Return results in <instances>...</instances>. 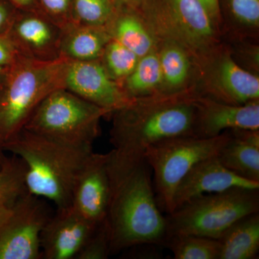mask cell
Instances as JSON below:
<instances>
[{
	"label": "cell",
	"mask_w": 259,
	"mask_h": 259,
	"mask_svg": "<svg viewBox=\"0 0 259 259\" xmlns=\"http://www.w3.org/2000/svg\"><path fill=\"white\" fill-rule=\"evenodd\" d=\"M108 168L111 195L106 218L110 254L140 245H163L166 218L161 214L146 161L129 163L113 159Z\"/></svg>",
	"instance_id": "6da1fadb"
},
{
	"label": "cell",
	"mask_w": 259,
	"mask_h": 259,
	"mask_svg": "<svg viewBox=\"0 0 259 259\" xmlns=\"http://www.w3.org/2000/svg\"><path fill=\"white\" fill-rule=\"evenodd\" d=\"M193 90L175 95L134 99L112 112V157L136 163L144 161L146 150L171 138L192 136L195 107Z\"/></svg>",
	"instance_id": "7a4b0ae2"
},
{
	"label": "cell",
	"mask_w": 259,
	"mask_h": 259,
	"mask_svg": "<svg viewBox=\"0 0 259 259\" xmlns=\"http://www.w3.org/2000/svg\"><path fill=\"white\" fill-rule=\"evenodd\" d=\"M3 146L23 163L27 192L56 209L71 206L75 184L93 148L70 146L24 128Z\"/></svg>",
	"instance_id": "3957f363"
},
{
	"label": "cell",
	"mask_w": 259,
	"mask_h": 259,
	"mask_svg": "<svg viewBox=\"0 0 259 259\" xmlns=\"http://www.w3.org/2000/svg\"><path fill=\"white\" fill-rule=\"evenodd\" d=\"M70 59L38 61L22 56L7 72L0 92V141L8 142L25 127L42 100L65 89Z\"/></svg>",
	"instance_id": "277c9868"
},
{
	"label": "cell",
	"mask_w": 259,
	"mask_h": 259,
	"mask_svg": "<svg viewBox=\"0 0 259 259\" xmlns=\"http://www.w3.org/2000/svg\"><path fill=\"white\" fill-rule=\"evenodd\" d=\"M255 212H259V189L233 187L205 194L167 214L166 238L188 234L218 240L238 220Z\"/></svg>",
	"instance_id": "5b68a950"
},
{
	"label": "cell",
	"mask_w": 259,
	"mask_h": 259,
	"mask_svg": "<svg viewBox=\"0 0 259 259\" xmlns=\"http://www.w3.org/2000/svg\"><path fill=\"white\" fill-rule=\"evenodd\" d=\"M107 115L108 110L59 89L42 100L23 128L70 146L93 148L100 120Z\"/></svg>",
	"instance_id": "8992f818"
},
{
	"label": "cell",
	"mask_w": 259,
	"mask_h": 259,
	"mask_svg": "<svg viewBox=\"0 0 259 259\" xmlns=\"http://www.w3.org/2000/svg\"><path fill=\"white\" fill-rule=\"evenodd\" d=\"M228 139V131L209 139L178 136L146 150L144 160L153 171L155 194L161 211L167 214L174 212V196L181 181L197 163L217 156Z\"/></svg>",
	"instance_id": "52a82bcc"
},
{
	"label": "cell",
	"mask_w": 259,
	"mask_h": 259,
	"mask_svg": "<svg viewBox=\"0 0 259 259\" xmlns=\"http://www.w3.org/2000/svg\"><path fill=\"white\" fill-rule=\"evenodd\" d=\"M148 26L155 37L180 42L197 63L216 48V25L199 0H158Z\"/></svg>",
	"instance_id": "ba28073f"
},
{
	"label": "cell",
	"mask_w": 259,
	"mask_h": 259,
	"mask_svg": "<svg viewBox=\"0 0 259 259\" xmlns=\"http://www.w3.org/2000/svg\"><path fill=\"white\" fill-rule=\"evenodd\" d=\"M51 215L46 199L20 194L0 222V259L42 258L40 236Z\"/></svg>",
	"instance_id": "9c48e42d"
},
{
	"label": "cell",
	"mask_w": 259,
	"mask_h": 259,
	"mask_svg": "<svg viewBox=\"0 0 259 259\" xmlns=\"http://www.w3.org/2000/svg\"><path fill=\"white\" fill-rule=\"evenodd\" d=\"M197 64L204 81L199 96L235 105L258 100V76L243 69L228 53L214 48Z\"/></svg>",
	"instance_id": "30bf717a"
},
{
	"label": "cell",
	"mask_w": 259,
	"mask_h": 259,
	"mask_svg": "<svg viewBox=\"0 0 259 259\" xmlns=\"http://www.w3.org/2000/svg\"><path fill=\"white\" fill-rule=\"evenodd\" d=\"M65 89L111 114L132 101L120 83L110 77L100 59L70 61Z\"/></svg>",
	"instance_id": "8fae6325"
},
{
	"label": "cell",
	"mask_w": 259,
	"mask_h": 259,
	"mask_svg": "<svg viewBox=\"0 0 259 259\" xmlns=\"http://www.w3.org/2000/svg\"><path fill=\"white\" fill-rule=\"evenodd\" d=\"M5 33L25 57L46 61L61 57L63 29L42 13L15 14Z\"/></svg>",
	"instance_id": "7c38bea8"
},
{
	"label": "cell",
	"mask_w": 259,
	"mask_h": 259,
	"mask_svg": "<svg viewBox=\"0 0 259 259\" xmlns=\"http://www.w3.org/2000/svg\"><path fill=\"white\" fill-rule=\"evenodd\" d=\"M110 153H92L75 184L71 207L93 224L105 221L111 195Z\"/></svg>",
	"instance_id": "4fadbf2b"
},
{
	"label": "cell",
	"mask_w": 259,
	"mask_h": 259,
	"mask_svg": "<svg viewBox=\"0 0 259 259\" xmlns=\"http://www.w3.org/2000/svg\"><path fill=\"white\" fill-rule=\"evenodd\" d=\"M194 104V137L214 138L228 130H259L258 100L244 105H230L195 94Z\"/></svg>",
	"instance_id": "5bb4252c"
},
{
	"label": "cell",
	"mask_w": 259,
	"mask_h": 259,
	"mask_svg": "<svg viewBox=\"0 0 259 259\" xmlns=\"http://www.w3.org/2000/svg\"><path fill=\"white\" fill-rule=\"evenodd\" d=\"M97 225L83 218L71 206L56 209L40 236L42 258L76 259Z\"/></svg>",
	"instance_id": "9a60e30c"
},
{
	"label": "cell",
	"mask_w": 259,
	"mask_h": 259,
	"mask_svg": "<svg viewBox=\"0 0 259 259\" xmlns=\"http://www.w3.org/2000/svg\"><path fill=\"white\" fill-rule=\"evenodd\" d=\"M233 187L259 189V182L245 180L229 171L220 162L218 155L206 158L194 166L179 184L174 196L175 210L196 197Z\"/></svg>",
	"instance_id": "2e32d148"
},
{
	"label": "cell",
	"mask_w": 259,
	"mask_h": 259,
	"mask_svg": "<svg viewBox=\"0 0 259 259\" xmlns=\"http://www.w3.org/2000/svg\"><path fill=\"white\" fill-rule=\"evenodd\" d=\"M229 139L218 153L220 162L229 171L259 182V130H228Z\"/></svg>",
	"instance_id": "e0dca14e"
},
{
	"label": "cell",
	"mask_w": 259,
	"mask_h": 259,
	"mask_svg": "<svg viewBox=\"0 0 259 259\" xmlns=\"http://www.w3.org/2000/svg\"><path fill=\"white\" fill-rule=\"evenodd\" d=\"M111 38L106 27L72 24L63 30L61 56L71 61L100 59Z\"/></svg>",
	"instance_id": "ac0fdd59"
},
{
	"label": "cell",
	"mask_w": 259,
	"mask_h": 259,
	"mask_svg": "<svg viewBox=\"0 0 259 259\" xmlns=\"http://www.w3.org/2000/svg\"><path fill=\"white\" fill-rule=\"evenodd\" d=\"M163 84L161 95H175L189 91L193 57L180 42L163 40L157 49Z\"/></svg>",
	"instance_id": "d6986e66"
},
{
	"label": "cell",
	"mask_w": 259,
	"mask_h": 259,
	"mask_svg": "<svg viewBox=\"0 0 259 259\" xmlns=\"http://www.w3.org/2000/svg\"><path fill=\"white\" fill-rule=\"evenodd\" d=\"M106 28L112 38L139 58L157 49L156 37L136 10H117Z\"/></svg>",
	"instance_id": "ffe728a7"
},
{
	"label": "cell",
	"mask_w": 259,
	"mask_h": 259,
	"mask_svg": "<svg viewBox=\"0 0 259 259\" xmlns=\"http://www.w3.org/2000/svg\"><path fill=\"white\" fill-rule=\"evenodd\" d=\"M218 240V259L256 258L259 252V213L238 220Z\"/></svg>",
	"instance_id": "44dd1931"
},
{
	"label": "cell",
	"mask_w": 259,
	"mask_h": 259,
	"mask_svg": "<svg viewBox=\"0 0 259 259\" xmlns=\"http://www.w3.org/2000/svg\"><path fill=\"white\" fill-rule=\"evenodd\" d=\"M163 77L157 49L140 58L134 71L122 83L131 100L161 95Z\"/></svg>",
	"instance_id": "7402d4cb"
},
{
	"label": "cell",
	"mask_w": 259,
	"mask_h": 259,
	"mask_svg": "<svg viewBox=\"0 0 259 259\" xmlns=\"http://www.w3.org/2000/svg\"><path fill=\"white\" fill-rule=\"evenodd\" d=\"M176 259H218L217 239L194 235L177 234L166 237L163 243Z\"/></svg>",
	"instance_id": "603a6c76"
},
{
	"label": "cell",
	"mask_w": 259,
	"mask_h": 259,
	"mask_svg": "<svg viewBox=\"0 0 259 259\" xmlns=\"http://www.w3.org/2000/svg\"><path fill=\"white\" fill-rule=\"evenodd\" d=\"M139 59L134 52L111 38L100 59L110 77L121 85L134 71Z\"/></svg>",
	"instance_id": "cb8c5ba5"
},
{
	"label": "cell",
	"mask_w": 259,
	"mask_h": 259,
	"mask_svg": "<svg viewBox=\"0 0 259 259\" xmlns=\"http://www.w3.org/2000/svg\"><path fill=\"white\" fill-rule=\"evenodd\" d=\"M117 11L112 0H72L75 23L107 27Z\"/></svg>",
	"instance_id": "d4e9b609"
},
{
	"label": "cell",
	"mask_w": 259,
	"mask_h": 259,
	"mask_svg": "<svg viewBox=\"0 0 259 259\" xmlns=\"http://www.w3.org/2000/svg\"><path fill=\"white\" fill-rule=\"evenodd\" d=\"M25 191L23 163L17 156L8 158L0 171V199H15Z\"/></svg>",
	"instance_id": "484cf974"
},
{
	"label": "cell",
	"mask_w": 259,
	"mask_h": 259,
	"mask_svg": "<svg viewBox=\"0 0 259 259\" xmlns=\"http://www.w3.org/2000/svg\"><path fill=\"white\" fill-rule=\"evenodd\" d=\"M110 255V231L105 219L97 225L76 259H106Z\"/></svg>",
	"instance_id": "4316f807"
},
{
	"label": "cell",
	"mask_w": 259,
	"mask_h": 259,
	"mask_svg": "<svg viewBox=\"0 0 259 259\" xmlns=\"http://www.w3.org/2000/svg\"><path fill=\"white\" fill-rule=\"evenodd\" d=\"M40 11L61 28L75 23L72 14V0H39Z\"/></svg>",
	"instance_id": "83f0119b"
},
{
	"label": "cell",
	"mask_w": 259,
	"mask_h": 259,
	"mask_svg": "<svg viewBox=\"0 0 259 259\" xmlns=\"http://www.w3.org/2000/svg\"><path fill=\"white\" fill-rule=\"evenodd\" d=\"M230 8L234 18L249 28L259 25V0H229Z\"/></svg>",
	"instance_id": "f1b7e54d"
},
{
	"label": "cell",
	"mask_w": 259,
	"mask_h": 259,
	"mask_svg": "<svg viewBox=\"0 0 259 259\" xmlns=\"http://www.w3.org/2000/svg\"><path fill=\"white\" fill-rule=\"evenodd\" d=\"M22 56L8 35L0 33V71L7 72Z\"/></svg>",
	"instance_id": "f546056e"
},
{
	"label": "cell",
	"mask_w": 259,
	"mask_h": 259,
	"mask_svg": "<svg viewBox=\"0 0 259 259\" xmlns=\"http://www.w3.org/2000/svg\"><path fill=\"white\" fill-rule=\"evenodd\" d=\"M15 14L9 5L0 2V33H4L8 30Z\"/></svg>",
	"instance_id": "4dcf8cb0"
},
{
	"label": "cell",
	"mask_w": 259,
	"mask_h": 259,
	"mask_svg": "<svg viewBox=\"0 0 259 259\" xmlns=\"http://www.w3.org/2000/svg\"><path fill=\"white\" fill-rule=\"evenodd\" d=\"M204 5L212 21L217 25L221 20L219 0H199Z\"/></svg>",
	"instance_id": "1f68e13d"
},
{
	"label": "cell",
	"mask_w": 259,
	"mask_h": 259,
	"mask_svg": "<svg viewBox=\"0 0 259 259\" xmlns=\"http://www.w3.org/2000/svg\"><path fill=\"white\" fill-rule=\"evenodd\" d=\"M117 10L128 9L136 10L141 6L144 0H112Z\"/></svg>",
	"instance_id": "d6a6232c"
},
{
	"label": "cell",
	"mask_w": 259,
	"mask_h": 259,
	"mask_svg": "<svg viewBox=\"0 0 259 259\" xmlns=\"http://www.w3.org/2000/svg\"><path fill=\"white\" fill-rule=\"evenodd\" d=\"M17 8H20L23 12H37L40 13L35 9V2L36 0H10Z\"/></svg>",
	"instance_id": "836d02e7"
},
{
	"label": "cell",
	"mask_w": 259,
	"mask_h": 259,
	"mask_svg": "<svg viewBox=\"0 0 259 259\" xmlns=\"http://www.w3.org/2000/svg\"><path fill=\"white\" fill-rule=\"evenodd\" d=\"M17 198L0 199V222L9 214Z\"/></svg>",
	"instance_id": "e575fe53"
},
{
	"label": "cell",
	"mask_w": 259,
	"mask_h": 259,
	"mask_svg": "<svg viewBox=\"0 0 259 259\" xmlns=\"http://www.w3.org/2000/svg\"><path fill=\"white\" fill-rule=\"evenodd\" d=\"M5 150L4 146H3V143L0 141V171L5 166V163L8 159V158L5 156Z\"/></svg>",
	"instance_id": "d590c367"
},
{
	"label": "cell",
	"mask_w": 259,
	"mask_h": 259,
	"mask_svg": "<svg viewBox=\"0 0 259 259\" xmlns=\"http://www.w3.org/2000/svg\"><path fill=\"white\" fill-rule=\"evenodd\" d=\"M7 72H8V71H7ZM7 72L6 71H0V92H1L2 89L3 88V85H4Z\"/></svg>",
	"instance_id": "8d00e7d4"
}]
</instances>
